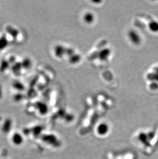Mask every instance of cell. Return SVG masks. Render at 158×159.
<instances>
[{
    "instance_id": "5b68a950",
    "label": "cell",
    "mask_w": 158,
    "mask_h": 159,
    "mask_svg": "<svg viewBox=\"0 0 158 159\" xmlns=\"http://www.w3.org/2000/svg\"><path fill=\"white\" fill-rule=\"evenodd\" d=\"M2 95V88L0 86V98L1 97Z\"/></svg>"
},
{
    "instance_id": "7a4b0ae2",
    "label": "cell",
    "mask_w": 158,
    "mask_h": 159,
    "mask_svg": "<svg viewBox=\"0 0 158 159\" xmlns=\"http://www.w3.org/2000/svg\"><path fill=\"white\" fill-rule=\"evenodd\" d=\"M21 64L23 68H24L25 69H29L32 67V62L30 59L26 58L23 60Z\"/></svg>"
},
{
    "instance_id": "277c9868",
    "label": "cell",
    "mask_w": 158,
    "mask_h": 159,
    "mask_svg": "<svg viewBox=\"0 0 158 159\" xmlns=\"http://www.w3.org/2000/svg\"><path fill=\"white\" fill-rule=\"evenodd\" d=\"M13 87L16 90H19V91H22L24 89V86L22 84H21L19 81H16L13 84Z\"/></svg>"
},
{
    "instance_id": "3957f363",
    "label": "cell",
    "mask_w": 158,
    "mask_h": 159,
    "mask_svg": "<svg viewBox=\"0 0 158 159\" xmlns=\"http://www.w3.org/2000/svg\"><path fill=\"white\" fill-rule=\"evenodd\" d=\"M84 20L85 22L90 24V23H93V21L94 20V16L93 15V14L87 13L85 14L84 17Z\"/></svg>"
},
{
    "instance_id": "6da1fadb",
    "label": "cell",
    "mask_w": 158,
    "mask_h": 159,
    "mask_svg": "<svg viewBox=\"0 0 158 159\" xmlns=\"http://www.w3.org/2000/svg\"><path fill=\"white\" fill-rule=\"evenodd\" d=\"M128 37L132 43L134 44H138L140 41V38L139 35L136 32L131 30L128 34Z\"/></svg>"
}]
</instances>
